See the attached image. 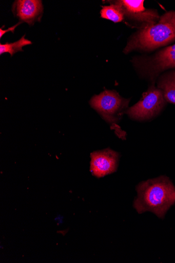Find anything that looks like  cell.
Returning a JSON list of instances; mask_svg holds the SVG:
<instances>
[{
    "mask_svg": "<svg viewBox=\"0 0 175 263\" xmlns=\"http://www.w3.org/2000/svg\"><path fill=\"white\" fill-rule=\"evenodd\" d=\"M137 191L133 207L139 214L151 212L163 220L175 204V186L166 176L140 182Z\"/></svg>",
    "mask_w": 175,
    "mask_h": 263,
    "instance_id": "cell-1",
    "label": "cell"
},
{
    "mask_svg": "<svg viewBox=\"0 0 175 263\" xmlns=\"http://www.w3.org/2000/svg\"><path fill=\"white\" fill-rule=\"evenodd\" d=\"M175 41V11L165 13L158 22L138 29L129 38L123 53L152 52Z\"/></svg>",
    "mask_w": 175,
    "mask_h": 263,
    "instance_id": "cell-2",
    "label": "cell"
},
{
    "mask_svg": "<svg viewBox=\"0 0 175 263\" xmlns=\"http://www.w3.org/2000/svg\"><path fill=\"white\" fill-rule=\"evenodd\" d=\"M131 62L141 78L155 84L165 71L175 69V44L151 55L135 56Z\"/></svg>",
    "mask_w": 175,
    "mask_h": 263,
    "instance_id": "cell-3",
    "label": "cell"
},
{
    "mask_svg": "<svg viewBox=\"0 0 175 263\" xmlns=\"http://www.w3.org/2000/svg\"><path fill=\"white\" fill-rule=\"evenodd\" d=\"M130 99L121 97L115 90H106L94 95L90 101L92 108L101 115L112 128L118 131L117 123L129 109Z\"/></svg>",
    "mask_w": 175,
    "mask_h": 263,
    "instance_id": "cell-4",
    "label": "cell"
},
{
    "mask_svg": "<svg viewBox=\"0 0 175 263\" xmlns=\"http://www.w3.org/2000/svg\"><path fill=\"white\" fill-rule=\"evenodd\" d=\"M166 103L162 90L155 84H151L143 93L141 99L129 107L126 114L133 121H150L161 112Z\"/></svg>",
    "mask_w": 175,
    "mask_h": 263,
    "instance_id": "cell-5",
    "label": "cell"
},
{
    "mask_svg": "<svg viewBox=\"0 0 175 263\" xmlns=\"http://www.w3.org/2000/svg\"><path fill=\"white\" fill-rule=\"evenodd\" d=\"M112 2L120 7L124 20L138 25V29L156 23L160 18L157 10L145 8L144 0H117Z\"/></svg>",
    "mask_w": 175,
    "mask_h": 263,
    "instance_id": "cell-6",
    "label": "cell"
},
{
    "mask_svg": "<svg viewBox=\"0 0 175 263\" xmlns=\"http://www.w3.org/2000/svg\"><path fill=\"white\" fill-rule=\"evenodd\" d=\"M120 155L110 148L91 154L90 172L98 178L115 173L118 168Z\"/></svg>",
    "mask_w": 175,
    "mask_h": 263,
    "instance_id": "cell-7",
    "label": "cell"
},
{
    "mask_svg": "<svg viewBox=\"0 0 175 263\" xmlns=\"http://www.w3.org/2000/svg\"><path fill=\"white\" fill-rule=\"evenodd\" d=\"M12 10L20 20L32 25L41 18L43 6L38 0H19L14 3Z\"/></svg>",
    "mask_w": 175,
    "mask_h": 263,
    "instance_id": "cell-8",
    "label": "cell"
},
{
    "mask_svg": "<svg viewBox=\"0 0 175 263\" xmlns=\"http://www.w3.org/2000/svg\"><path fill=\"white\" fill-rule=\"evenodd\" d=\"M157 83L158 88L163 92L166 102L175 105V69L161 74Z\"/></svg>",
    "mask_w": 175,
    "mask_h": 263,
    "instance_id": "cell-9",
    "label": "cell"
},
{
    "mask_svg": "<svg viewBox=\"0 0 175 263\" xmlns=\"http://www.w3.org/2000/svg\"><path fill=\"white\" fill-rule=\"evenodd\" d=\"M110 4L109 6H103L101 11V17L115 23L122 22L124 20V16L120 7L112 2H110Z\"/></svg>",
    "mask_w": 175,
    "mask_h": 263,
    "instance_id": "cell-10",
    "label": "cell"
},
{
    "mask_svg": "<svg viewBox=\"0 0 175 263\" xmlns=\"http://www.w3.org/2000/svg\"><path fill=\"white\" fill-rule=\"evenodd\" d=\"M32 44V42L26 39V35H24L15 42L0 44V54L2 55L8 53L10 54L11 57H13L15 53L20 51H23V47L31 45Z\"/></svg>",
    "mask_w": 175,
    "mask_h": 263,
    "instance_id": "cell-11",
    "label": "cell"
},
{
    "mask_svg": "<svg viewBox=\"0 0 175 263\" xmlns=\"http://www.w3.org/2000/svg\"><path fill=\"white\" fill-rule=\"evenodd\" d=\"M21 23V22H19L18 24H17L16 25H15L14 26H13L11 28H10L6 30H3L2 28L1 29H0V37H1V38H2L4 35H5L6 33L9 32H12L13 33H14V31L15 29H16V28L18 25H20Z\"/></svg>",
    "mask_w": 175,
    "mask_h": 263,
    "instance_id": "cell-12",
    "label": "cell"
}]
</instances>
